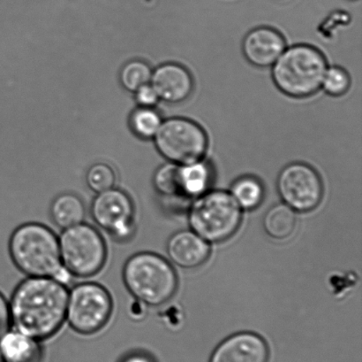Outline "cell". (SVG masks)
Returning a JSON list of instances; mask_svg holds the SVG:
<instances>
[{
	"mask_svg": "<svg viewBox=\"0 0 362 362\" xmlns=\"http://www.w3.org/2000/svg\"><path fill=\"white\" fill-rule=\"evenodd\" d=\"M151 86L158 98L170 104L187 101L194 90V79L186 67L177 63H166L152 73Z\"/></svg>",
	"mask_w": 362,
	"mask_h": 362,
	"instance_id": "cell-12",
	"label": "cell"
},
{
	"mask_svg": "<svg viewBox=\"0 0 362 362\" xmlns=\"http://www.w3.org/2000/svg\"><path fill=\"white\" fill-rule=\"evenodd\" d=\"M296 225V213L286 204L276 205L265 215L264 227L269 236L285 239L293 233Z\"/></svg>",
	"mask_w": 362,
	"mask_h": 362,
	"instance_id": "cell-17",
	"label": "cell"
},
{
	"mask_svg": "<svg viewBox=\"0 0 362 362\" xmlns=\"http://www.w3.org/2000/svg\"><path fill=\"white\" fill-rule=\"evenodd\" d=\"M9 253L13 264L28 276L53 278L65 285L72 276L62 264L59 237L41 223H25L14 230Z\"/></svg>",
	"mask_w": 362,
	"mask_h": 362,
	"instance_id": "cell-2",
	"label": "cell"
},
{
	"mask_svg": "<svg viewBox=\"0 0 362 362\" xmlns=\"http://www.w3.org/2000/svg\"><path fill=\"white\" fill-rule=\"evenodd\" d=\"M69 293L58 280L28 276L16 287L9 302L14 329L38 341L51 338L66 321Z\"/></svg>",
	"mask_w": 362,
	"mask_h": 362,
	"instance_id": "cell-1",
	"label": "cell"
},
{
	"mask_svg": "<svg viewBox=\"0 0 362 362\" xmlns=\"http://www.w3.org/2000/svg\"><path fill=\"white\" fill-rule=\"evenodd\" d=\"M152 72L148 64L134 60L124 66L120 73V81L127 91L136 92L151 83Z\"/></svg>",
	"mask_w": 362,
	"mask_h": 362,
	"instance_id": "cell-21",
	"label": "cell"
},
{
	"mask_svg": "<svg viewBox=\"0 0 362 362\" xmlns=\"http://www.w3.org/2000/svg\"><path fill=\"white\" fill-rule=\"evenodd\" d=\"M168 253L170 259L180 267L194 268L207 260L209 247L197 234L180 232L169 239Z\"/></svg>",
	"mask_w": 362,
	"mask_h": 362,
	"instance_id": "cell-14",
	"label": "cell"
},
{
	"mask_svg": "<svg viewBox=\"0 0 362 362\" xmlns=\"http://www.w3.org/2000/svg\"><path fill=\"white\" fill-rule=\"evenodd\" d=\"M123 280L137 300L151 307L168 302L178 286L171 264L160 255L148 251L129 259L124 266Z\"/></svg>",
	"mask_w": 362,
	"mask_h": 362,
	"instance_id": "cell-4",
	"label": "cell"
},
{
	"mask_svg": "<svg viewBox=\"0 0 362 362\" xmlns=\"http://www.w3.org/2000/svg\"><path fill=\"white\" fill-rule=\"evenodd\" d=\"M230 194L240 208L253 209L260 205L264 198V188L255 177L244 176L233 183Z\"/></svg>",
	"mask_w": 362,
	"mask_h": 362,
	"instance_id": "cell-20",
	"label": "cell"
},
{
	"mask_svg": "<svg viewBox=\"0 0 362 362\" xmlns=\"http://www.w3.org/2000/svg\"><path fill=\"white\" fill-rule=\"evenodd\" d=\"M154 186L159 194L168 198H184L180 165L170 162L155 173Z\"/></svg>",
	"mask_w": 362,
	"mask_h": 362,
	"instance_id": "cell-19",
	"label": "cell"
},
{
	"mask_svg": "<svg viewBox=\"0 0 362 362\" xmlns=\"http://www.w3.org/2000/svg\"><path fill=\"white\" fill-rule=\"evenodd\" d=\"M327 60L313 46L297 45L286 48L272 66V79L284 94L296 98L310 97L322 87Z\"/></svg>",
	"mask_w": 362,
	"mask_h": 362,
	"instance_id": "cell-3",
	"label": "cell"
},
{
	"mask_svg": "<svg viewBox=\"0 0 362 362\" xmlns=\"http://www.w3.org/2000/svg\"><path fill=\"white\" fill-rule=\"evenodd\" d=\"M0 353L5 362H40L42 357L38 340L16 329L0 336Z\"/></svg>",
	"mask_w": 362,
	"mask_h": 362,
	"instance_id": "cell-15",
	"label": "cell"
},
{
	"mask_svg": "<svg viewBox=\"0 0 362 362\" xmlns=\"http://www.w3.org/2000/svg\"><path fill=\"white\" fill-rule=\"evenodd\" d=\"M241 47L245 58L252 65L269 67L274 65L285 51L286 40L274 28L259 27L248 32Z\"/></svg>",
	"mask_w": 362,
	"mask_h": 362,
	"instance_id": "cell-11",
	"label": "cell"
},
{
	"mask_svg": "<svg viewBox=\"0 0 362 362\" xmlns=\"http://www.w3.org/2000/svg\"><path fill=\"white\" fill-rule=\"evenodd\" d=\"M352 1H356V0H352Z\"/></svg>",
	"mask_w": 362,
	"mask_h": 362,
	"instance_id": "cell-30",
	"label": "cell"
},
{
	"mask_svg": "<svg viewBox=\"0 0 362 362\" xmlns=\"http://www.w3.org/2000/svg\"><path fill=\"white\" fill-rule=\"evenodd\" d=\"M52 221L63 230L83 222L85 207L79 197L72 193H64L53 200L51 207Z\"/></svg>",
	"mask_w": 362,
	"mask_h": 362,
	"instance_id": "cell-16",
	"label": "cell"
},
{
	"mask_svg": "<svg viewBox=\"0 0 362 362\" xmlns=\"http://www.w3.org/2000/svg\"><path fill=\"white\" fill-rule=\"evenodd\" d=\"M279 1H286V0H279Z\"/></svg>",
	"mask_w": 362,
	"mask_h": 362,
	"instance_id": "cell-29",
	"label": "cell"
},
{
	"mask_svg": "<svg viewBox=\"0 0 362 362\" xmlns=\"http://www.w3.org/2000/svg\"><path fill=\"white\" fill-rule=\"evenodd\" d=\"M180 174L184 198L201 195L207 188L211 179L209 166L202 161L180 165Z\"/></svg>",
	"mask_w": 362,
	"mask_h": 362,
	"instance_id": "cell-18",
	"label": "cell"
},
{
	"mask_svg": "<svg viewBox=\"0 0 362 362\" xmlns=\"http://www.w3.org/2000/svg\"><path fill=\"white\" fill-rule=\"evenodd\" d=\"M276 184L280 197L293 211H311L321 202L320 176L304 163L296 162L286 166L280 172Z\"/></svg>",
	"mask_w": 362,
	"mask_h": 362,
	"instance_id": "cell-9",
	"label": "cell"
},
{
	"mask_svg": "<svg viewBox=\"0 0 362 362\" xmlns=\"http://www.w3.org/2000/svg\"><path fill=\"white\" fill-rule=\"evenodd\" d=\"M86 182L92 191L100 193L115 188V173L111 166L104 164V163H97L88 169Z\"/></svg>",
	"mask_w": 362,
	"mask_h": 362,
	"instance_id": "cell-23",
	"label": "cell"
},
{
	"mask_svg": "<svg viewBox=\"0 0 362 362\" xmlns=\"http://www.w3.org/2000/svg\"><path fill=\"white\" fill-rule=\"evenodd\" d=\"M156 147L170 162L179 165L202 161L208 148V137L197 123L175 117L165 120L155 135Z\"/></svg>",
	"mask_w": 362,
	"mask_h": 362,
	"instance_id": "cell-7",
	"label": "cell"
},
{
	"mask_svg": "<svg viewBox=\"0 0 362 362\" xmlns=\"http://www.w3.org/2000/svg\"><path fill=\"white\" fill-rule=\"evenodd\" d=\"M91 215L101 229L117 239H129L134 232L133 201L122 190L112 188L98 193L92 202Z\"/></svg>",
	"mask_w": 362,
	"mask_h": 362,
	"instance_id": "cell-10",
	"label": "cell"
},
{
	"mask_svg": "<svg viewBox=\"0 0 362 362\" xmlns=\"http://www.w3.org/2000/svg\"><path fill=\"white\" fill-rule=\"evenodd\" d=\"M0 362H5V361L3 360V358L1 356V353H0Z\"/></svg>",
	"mask_w": 362,
	"mask_h": 362,
	"instance_id": "cell-28",
	"label": "cell"
},
{
	"mask_svg": "<svg viewBox=\"0 0 362 362\" xmlns=\"http://www.w3.org/2000/svg\"><path fill=\"white\" fill-rule=\"evenodd\" d=\"M350 77L342 67H328L322 80V87L324 91L332 97H339L346 94L350 87Z\"/></svg>",
	"mask_w": 362,
	"mask_h": 362,
	"instance_id": "cell-24",
	"label": "cell"
},
{
	"mask_svg": "<svg viewBox=\"0 0 362 362\" xmlns=\"http://www.w3.org/2000/svg\"><path fill=\"white\" fill-rule=\"evenodd\" d=\"M241 215V208L232 194L214 191L195 200L189 213V223L202 239L221 242L236 232Z\"/></svg>",
	"mask_w": 362,
	"mask_h": 362,
	"instance_id": "cell-5",
	"label": "cell"
},
{
	"mask_svg": "<svg viewBox=\"0 0 362 362\" xmlns=\"http://www.w3.org/2000/svg\"><path fill=\"white\" fill-rule=\"evenodd\" d=\"M131 124L138 136L151 138L157 134L162 120L159 113L151 108H141L133 113Z\"/></svg>",
	"mask_w": 362,
	"mask_h": 362,
	"instance_id": "cell-22",
	"label": "cell"
},
{
	"mask_svg": "<svg viewBox=\"0 0 362 362\" xmlns=\"http://www.w3.org/2000/svg\"><path fill=\"white\" fill-rule=\"evenodd\" d=\"M122 362H154L151 357L143 353H134L127 356Z\"/></svg>",
	"mask_w": 362,
	"mask_h": 362,
	"instance_id": "cell-27",
	"label": "cell"
},
{
	"mask_svg": "<svg viewBox=\"0 0 362 362\" xmlns=\"http://www.w3.org/2000/svg\"><path fill=\"white\" fill-rule=\"evenodd\" d=\"M136 101L141 106V108H152L158 101V96L156 94L153 87L148 84L141 87L136 91Z\"/></svg>",
	"mask_w": 362,
	"mask_h": 362,
	"instance_id": "cell-25",
	"label": "cell"
},
{
	"mask_svg": "<svg viewBox=\"0 0 362 362\" xmlns=\"http://www.w3.org/2000/svg\"><path fill=\"white\" fill-rule=\"evenodd\" d=\"M112 312V297L98 283H80L69 293L66 321L81 335L100 331L107 324Z\"/></svg>",
	"mask_w": 362,
	"mask_h": 362,
	"instance_id": "cell-8",
	"label": "cell"
},
{
	"mask_svg": "<svg viewBox=\"0 0 362 362\" xmlns=\"http://www.w3.org/2000/svg\"><path fill=\"white\" fill-rule=\"evenodd\" d=\"M59 244L62 264L71 276L90 278L104 267L107 249L100 233L91 225L81 222L64 230Z\"/></svg>",
	"mask_w": 362,
	"mask_h": 362,
	"instance_id": "cell-6",
	"label": "cell"
},
{
	"mask_svg": "<svg viewBox=\"0 0 362 362\" xmlns=\"http://www.w3.org/2000/svg\"><path fill=\"white\" fill-rule=\"evenodd\" d=\"M267 344L260 336L241 332L216 347L209 362H268Z\"/></svg>",
	"mask_w": 362,
	"mask_h": 362,
	"instance_id": "cell-13",
	"label": "cell"
},
{
	"mask_svg": "<svg viewBox=\"0 0 362 362\" xmlns=\"http://www.w3.org/2000/svg\"><path fill=\"white\" fill-rule=\"evenodd\" d=\"M12 322H11L9 302L0 293V336L9 331Z\"/></svg>",
	"mask_w": 362,
	"mask_h": 362,
	"instance_id": "cell-26",
	"label": "cell"
}]
</instances>
